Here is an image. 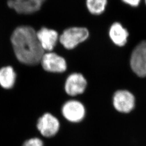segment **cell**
Masks as SVG:
<instances>
[{"label": "cell", "instance_id": "8992f818", "mask_svg": "<svg viewBox=\"0 0 146 146\" xmlns=\"http://www.w3.org/2000/svg\"><path fill=\"white\" fill-rule=\"evenodd\" d=\"M113 105L115 109L121 113H129L134 108L135 98L129 91L118 90L114 95Z\"/></svg>", "mask_w": 146, "mask_h": 146}, {"label": "cell", "instance_id": "30bf717a", "mask_svg": "<svg viewBox=\"0 0 146 146\" xmlns=\"http://www.w3.org/2000/svg\"><path fill=\"white\" fill-rule=\"evenodd\" d=\"M87 86L86 80L84 76L79 73H73L66 80L65 90L70 96H75L82 94Z\"/></svg>", "mask_w": 146, "mask_h": 146}, {"label": "cell", "instance_id": "2e32d148", "mask_svg": "<svg viewBox=\"0 0 146 146\" xmlns=\"http://www.w3.org/2000/svg\"><path fill=\"white\" fill-rule=\"evenodd\" d=\"M143 1H144V3H145V4L146 6V0H143Z\"/></svg>", "mask_w": 146, "mask_h": 146}, {"label": "cell", "instance_id": "9a60e30c", "mask_svg": "<svg viewBox=\"0 0 146 146\" xmlns=\"http://www.w3.org/2000/svg\"><path fill=\"white\" fill-rule=\"evenodd\" d=\"M121 2L125 5L131 8H137L140 5L142 0H121Z\"/></svg>", "mask_w": 146, "mask_h": 146}, {"label": "cell", "instance_id": "5bb4252c", "mask_svg": "<svg viewBox=\"0 0 146 146\" xmlns=\"http://www.w3.org/2000/svg\"><path fill=\"white\" fill-rule=\"evenodd\" d=\"M22 146H44L42 140L38 138H31L25 141Z\"/></svg>", "mask_w": 146, "mask_h": 146}, {"label": "cell", "instance_id": "3957f363", "mask_svg": "<svg viewBox=\"0 0 146 146\" xmlns=\"http://www.w3.org/2000/svg\"><path fill=\"white\" fill-rule=\"evenodd\" d=\"M131 68L139 77L146 76V41L140 42L134 49L131 58Z\"/></svg>", "mask_w": 146, "mask_h": 146}, {"label": "cell", "instance_id": "277c9868", "mask_svg": "<svg viewBox=\"0 0 146 146\" xmlns=\"http://www.w3.org/2000/svg\"><path fill=\"white\" fill-rule=\"evenodd\" d=\"M46 0H8V7L16 13L30 15L40 11Z\"/></svg>", "mask_w": 146, "mask_h": 146}, {"label": "cell", "instance_id": "8fae6325", "mask_svg": "<svg viewBox=\"0 0 146 146\" xmlns=\"http://www.w3.org/2000/svg\"><path fill=\"white\" fill-rule=\"evenodd\" d=\"M109 36L115 45L122 47L127 42L129 32L119 22L113 23L109 29Z\"/></svg>", "mask_w": 146, "mask_h": 146}, {"label": "cell", "instance_id": "6da1fadb", "mask_svg": "<svg viewBox=\"0 0 146 146\" xmlns=\"http://www.w3.org/2000/svg\"><path fill=\"white\" fill-rule=\"evenodd\" d=\"M17 59L28 66H35L41 62L44 50L37 37L36 31L29 26L17 27L11 37Z\"/></svg>", "mask_w": 146, "mask_h": 146}, {"label": "cell", "instance_id": "52a82bcc", "mask_svg": "<svg viewBox=\"0 0 146 146\" xmlns=\"http://www.w3.org/2000/svg\"><path fill=\"white\" fill-rule=\"evenodd\" d=\"M37 128L43 136L50 137L57 134L60 128V123L54 116L46 113L38 120Z\"/></svg>", "mask_w": 146, "mask_h": 146}, {"label": "cell", "instance_id": "4fadbf2b", "mask_svg": "<svg viewBox=\"0 0 146 146\" xmlns=\"http://www.w3.org/2000/svg\"><path fill=\"white\" fill-rule=\"evenodd\" d=\"M108 4V0H85L86 8L92 15L100 16L104 14Z\"/></svg>", "mask_w": 146, "mask_h": 146}, {"label": "cell", "instance_id": "7a4b0ae2", "mask_svg": "<svg viewBox=\"0 0 146 146\" xmlns=\"http://www.w3.org/2000/svg\"><path fill=\"white\" fill-rule=\"evenodd\" d=\"M88 29L84 27H72L66 29L59 36V41L67 49H72L88 39Z\"/></svg>", "mask_w": 146, "mask_h": 146}, {"label": "cell", "instance_id": "ba28073f", "mask_svg": "<svg viewBox=\"0 0 146 146\" xmlns=\"http://www.w3.org/2000/svg\"><path fill=\"white\" fill-rule=\"evenodd\" d=\"M62 113L63 116L69 121L78 122L84 119L85 108L79 101L70 100L63 106Z\"/></svg>", "mask_w": 146, "mask_h": 146}, {"label": "cell", "instance_id": "9c48e42d", "mask_svg": "<svg viewBox=\"0 0 146 146\" xmlns=\"http://www.w3.org/2000/svg\"><path fill=\"white\" fill-rule=\"evenodd\" d=\"M37 37L44 51L51 52L55 47L59 35L58 31L47 27H42L36 31Z\"/></svg>", "mask_w": 146, "mask_h": 146}, {"label": "cell", "instance_id": "5b68a950", "mask_svg": "<svg viewBox=\"0 0 146 146\" xmlns=\"http://www.w3.org/2000/svg\"><path fill=\"white\" fill-rule=\"evenodd\" d=\"M42 68L52 73H62L67 69L66 60L55 52L44 53L41 60Z\"/></svg>", "mask_w": 146, "mask_h": 146}, {"label": "cell", "instance_id": "7c38bea8", "mask_svg": "<svg viewBox=\"0 0 146 146\" xmlns=\"http://www.w3.org/2000/svg\"><path fill=\"white\" fill-rule=\"evenodd\" d=\"M16 74L11 66L0 69V86L6 89L12 88L16 81Z\"/></svg>", "mask_w": 146, "mask_h": 146}]
</instances>
